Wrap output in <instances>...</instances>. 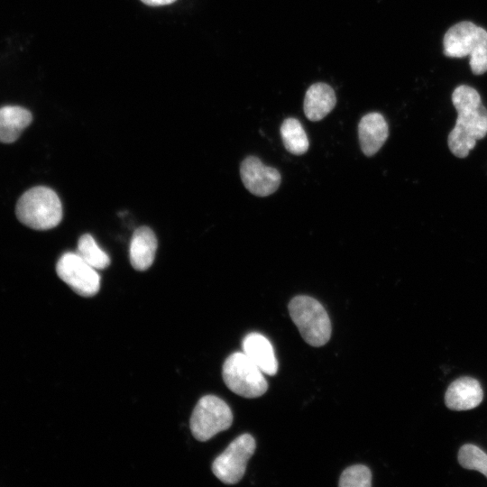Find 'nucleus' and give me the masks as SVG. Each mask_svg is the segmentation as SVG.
I'll list each match as a JSON object with an SVG mask.
<instances>
[{
  "label": "nucleus",
  "mask_w": 487,
  "mask_h": 487,
  "mask_svg": "<svg viewBox=\"0 0 487 487\" xmlns=\"http://www.w3.org/2000/svg\"><path fill=\"white\" fill-rule=\"evenodd\" d=\"M451 98L457 118L447 144L455 156L465 158L476 142L487 134V108L477 90L467 85L455 87Z\"/></svg>",
  "instance_id": "f257e3e1"
},
{
  "label": "nucleus",
  "mask_w": 487,
  "mask_h": 487,
  "mask_svg": "<svg viewBox=\"0 0 487 487\" xmlns=\"http://www.w3.org/2000/svg\"><path fill=\"white\" fill-rule=\"evenodd\" d=\"M444 54L449 58L469 56L474 75L487 71V31L472 22L463 21L451 26L444 35Z\"/></svg>",
  "instance_id": "f03ea898"
},
{
  "label": "nucleus",
  "mask_w": 487,
  "mask_h": 487,
  "mask_svg": "<svg viewBox=\"0 0 487 487\" xmlns=\"http://www.w3.org/2000/svg\"><path fill=\"white\" fill-rule=\"evenodd\" d=\"M15 214L23 225L35 230L57 226L62 219V206L54 190L34 187L24 192L17 201Z\"/></svg>",
  "instance_id": "7ed1b4c3"
},
{
  "label": "nucleus",
  "mask_w": 487,
  "mask_h": 487,
  "mask_svg": "<svg viewBox=\"0 0 487 487\" xmlns=\"http://www.w3.org/2000/svg\"><path fill=\"white\" fill-rule=\"evenodd\" d=\"M289 312L303 339L312 346H322L331 336L327 312L316 299L299 295L289 303Z\"/></svg>",
  "instance_id": "20e7f679"
},
{
  "label": "nucleus",
  "mask_w": 487,
  "mask_h": 487,
  "mask_svg": "<svg viewBox=\"0 0 487 487\" xmlns=\"http://www.w3.org/2000/svg\"><path fill=\"white\" fill-rule=\"evenodd\" d=\"M222 376L230 391L244 398L260 397L268 389L262 372L244 352L234 353L225 359Z\"/></svg>",
  "instance_id": "39448f33"
},
{
  "label": "nucleus",
  "mask_w": 487,
  "mask_h": 487,
  "mask_svg": "<svg viewBox=\"0 0 487 487\" xmlns=\"http://www.w3.org/2000/svg\"><path fill=\"white\" fill-rule=\"evenodd\" d=\"M232 423L233 413L229 406L215 395H206L193 409L190 430L197 440L204 442L228 429Z\"/></svg>",
  "instance_id": "423d86ee"
},
{
  "label": "nucleus",
  "mask_w": 487,
  "mask_h": 487,
  "mask_svg": "<svg viewBox=\"0 0 487 487\" xmlns=\"http://www.w3.org/2000/svg\"><path fill=\"white\" fill-rule=\"evenodd\" d=\"M254 438L243 434L233 440L212 464L213 473L226 484H234L244 476L247 462L255 451Z\"/></svg>",
  "instance_id": "0eeeda50"
},
{
  "label": "nucleus",
  "mask_w": 487,
  "mask_h": 487,
  "mask_svg": "<svg viewBox=\"0 0 487 487\" xmlns=\"http://www.w3.org/2000/svg\"><path fill=\"white\" fill-rule=\"evenodd\" d=\"M56 272L61 280L80 296L92 297L99 290V274L77 253L62 254L56 264Z\"/></svg>",
  "instance_id": "6e6552de"
},
{
  "label": "nucleus",
  "mask_w": 487,
  "mask_h": 487,
  "mask_svg": "<svg viewBox=\"0 0 487 487\" xmlns=\"http://www.w3.org/2000/svg\"><path fill=\"white\" fill-rule=\"evenodd\" d=\"M241 179L249 192L258 197H267L280 187V172L264 165L257 157L248 156L241 163Z\"/></svg>",
  "instance_id": "1a4fd4ad"
},
{
  "label": "nucleus",
  "mask_w": 487,
  "mask_h": 487,
  "mask_svg": "<svg viewBox=\"0 0 487 487\" xmlns=\"http://www.w3.org/2000/svg\"><path fill=\"white\" fill-rule=\"evenodd\" d=\"M483 399L480 382L472 377L454 381L445 394V404L451 410H468L479 406Z\"/></svg>",
  "instance_id": "9d476101"
},
{
  "label": "nucleus",
  "mask_w": 487,
  "mask_h": 487,
  "mask_svg": "<svg viewBox=\"0 0 487 487\" xmlns=\"http://www.w3.org/2000/svg\"><path fill=\"white\" fill-rule=\"evenodd\" d=\"M388 135L389 126L381 114L369 113L360 120L358 137L362 152L366 156L374 155L384 144Z\"/></svg>",
  "instance_id": "9b49d317"
},
{
  "label": "nucleus",
  "mask_w": 487,
  "mask_h": 487,
  "mask_svg": "<svg viewBox=\"0 0 487 487\" xmlns=\"http://www.w3.org/2000/svg\"><path fill=\"white\" fill-rule=\"evenodd\" d=\"M243 352L256 364L259 369L268 375H275L278 371V362L271 342L259 333H250L243 339Z\"/></svg>",
  "instance_id": "f8f14e48"
},
{
  "label": "nucleus",
  "mask_w": 487,
  "mask_h": 487,
  "mask_svg": "<svg viewBox=\"0 0 487 487\" xmlns=\"http://www.w3.org/2000/svg\"><path fill=\"white\" fill-rule=\"evenodd\" d=\"M336 97L334 89L326 83L311 85L305 95L304 113L310 121H320L335 107Z\"/></svg>",
  "instance_id": "ddd939ff"
},
{
  "label": "nucleus",
  "mask_w": 487,
  "mask_h": 487,
  "mask_svg": "<svg viewBox=\"0 0 487 487\" xmlns=\"http://www.w3.org/2000/svg\"><path fill=\"white\" fill-rule=\"evenodd\" d=\"M157 250V238L148 226L137 228L130 243V262L137 271H145L152 264Z\"/></svg>",
  "instance_id": "4468645a"
},
{
  "label": "nucleus",
  "mask_w": 487,
  "mask_h": 487,
  "mask_svg": "<svg viewBox=\"0 0 487 487\" xmlns=\"http://www.w3.org/2000/svg\"><path fill=\"white\" fill-rule=\"evenodd\" d=\"M32 114L27 109L6 106L0 108V142L11 143L16 141L31 124Z\"/></svg>",
  "instance_id": "2eb2a0df"
},
{
  "label": "nucleus",
  "mask_w": 487,
  "mask_h": 487,
  "mask_svg": "<svg viewBox=\"0 0 487 487\" xmlns=\"http://www.w3.org/2000/svg\"><path fill=\"white\" fill-rule=\"evenodd\" d=\"M280 136L285 149L294 154H304L309 146L307 133L296 118H287L280 125Z\"/></svg>",
  "instance_id": "dca6fc26"
},
{
  "label": "nucleus",
  "mask_w": 487,
  "mask_h": 487,
  "mask_svg": "<svg viewBox=\"0 0 487 487\" xmlns=\"http://www.w3.org/2000/svg\"><path fill=\"white\" fill-rule=\"evenodd\" d=\"M77 253L96 270L106 269L110 264L108 254L98 246L89 234H83L78 239Z\"/></svg>",
  "instance_id": "f3484780"
},
{
  "label": "nucleus",
  "mask_w": 487,
  "mask_h": 487,
  "mask_svg": "<svg viewBox=\"0 0 487 487\" xmlns=\"http://www.w3.org/2000/svg\"><path fill=\"white\" fill-rule=\"evenodd\" d=\"M457 460L463 468L478 471L487 478V454L479 446L473 444L462 446Z\"/></svg>",
  "instance_id": "a211bd4d"
},
{
  "label": "nucleus",
  "mask_w": 487,
  "mask_h": 487,
  "mask_svg": "<svg viewBox=\"0 0 487 487\" xmlns=\"http://www.w3.org/2000/svg\"><path fill=\"white\" fill-rule=\"evenodd\" d=\"M338 485L340 487H370L372 473L365 465H352L342 473Z\"/></svg>",
  "instance_id": "6ab92c4d"
},
{
  "label": "nucleus",
  "mask_w": 487,
  "mask_h": 487,
  "mask_svg": "<svg viewBox=\"0 0 487 487\" xmlns=\"http://www.w3.org/2000/svg\"><path fill=\"white\" fill-rule=\"evenodd\" d=\"M145 5H151V6H161V5H170L176 0H141Z\"/></svg>",
  "instance_id": "aec40b11"
}]
</instances>
